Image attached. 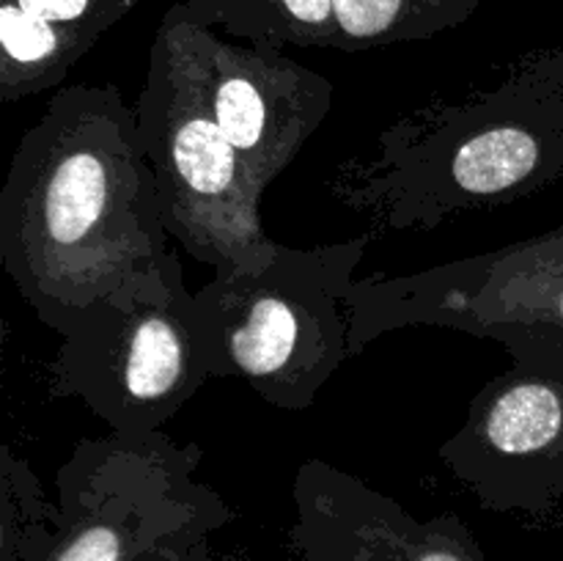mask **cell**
<instances>
[{"mask_svg":"<svg viewBox=\"0 0 563 561\" xmlns=\"http://www.w3.org/2000/svg\"><path fill=\"white\" fill-rule=\"evenodd\" d=\"M135 105L115 86H60L22 135L0 190V264L38 322L88 306L170 253Z\"/></svg>","mask_w":563,"mask_h":561,"instance_id":"6da1fadb","label":"cell"},{"mask_svg":"<svg viewBox=\"0 0 563 561\" xmlns=\"http://www.w3.org/2000/svg\"><path fill=\"white\" fill-rule=\"evenodd\" d=\"M563 179V50L537 47L460 94H434L390 121L372 154L335 168L330 196L368 234L432 231Z\"/></svg>","mask_w":563,"mask_h":561,"instance_id":"7a4b0ae2","label":"cell"},{"mask_svg":"<svg viewBox=\"0 0 563 561\" xmlns=\"http://www.w3.org/2000/svg\"><path fill=\"white\" fill-rule=\"evenodd\" d=\"M374 234L319 248L278 245L253 273L196 292L212 377L245 380L267 405L306 413L350 361V295Z\"/></svg>","mask_w":563,"mask_h":561,"instance_id":"3957f363","label":"cell"},{"mask_svg":"<svg viewBox=\"0 0 563 561\" xmlns=\"http://www.w3.org/2000/svg\"><path fill=\"white\" fill-rule=\"evenodd\" d=\"M203 449L168 435L82 438L58 468V517L20 561H187L234 509L196 479Z\"/></svg>","mask_w":563,"mask_h":561,"instance_id":"277c9868","label":"cell"},{"mask_svg":"<svg viewBox=\"0 0 563 561\" xmlns=\"http://www.w3.org/2000/svg\"><path fill=\"white\" fill-rule=\"evenodd\" d=\"M209 377L198 300L170 251L60 333L47 388L55 399H80L110 432L154 435Z\"/></svg>","mask_w":563,"mask_h":561,"instance_id":"5b68a950","label":"cell"},{"mask_svg":"<svg viewBox=\"0 0 563 561\" xmlns=\"http://www.w3.org/2000/svg\"><path fill=\"white\" fill-rule=\"evenodd\" d=\"M135 116L170 240L220 278L262 270L280 245L262 223L267 187L209 113L163 25L154 33Z\"/></svg>","mask_w":563,"mask_h":561,"instance_id":"8992f818","label":"cell"},{"mask_svg":"<svg viewBox=\"0 0 563 561\" xmlns=\"http://www.w3.org/2000/svg\"><path fill=\"white\" fill-rule=\"evenodd\" d=\"M352 358L405 328H445L504 346H563V226L410 275L357 278Z\"/></svg>","mask_w":563,"mask_h":561,"instance_id":"52a82bcc","label":"cell"},{"mask_svg":"<svg viewBox=\"0 0 563 561\" xmlns=\"http://www.w3.org/2000/svg\"><path fill=\"white\" fill-rule=\"evenodd\" d=\"M506 352L511 369L473 396L440 462L484 509L563 522V346Z\"/></svg>","mask_w":563,"mask_h":561,"instance_id":"ba28073f","label":"cell"},{"mask_svg":"<svg viewBox=\"0 0 563 561\" xmlns=\"http://www.w3.org/2000/svg\"><path fill=\"white\" fill-rule=\"evenodd\" d=\"M159 25L179 47L223 135L264 187L302 152L333 108V82L284 50L231 44L174 3Z\"/></svg>","mask_w":563,"mask_h":561,"instance_id":"9c48e42d","label":"cell"},{"mask_svg":"<svg viewBox=\"0 0 563 561\" xmlns=\"http://www.w3.org/2000/svg\"><path fill=\"white\" fill-rule=\"evenodd\" d=\"M291 561H489L454 512L418 520L355 473L308 457L291 484Z\"/></svg>","mask_w":563,"mask_h":561,"instance_id":"30bf717a","label":"cell"},{"mask_svg":"<svg viewBox=\"0 0 563 561\" xmlns=\"http://www.w3.org/2000/svg\"><path fill=\"white\" fill-rule=\"evenodd\" d=\"M141 0H0V99L58 88Z\"/></svg>","mask_w":563,"mask_h":561,"instance_id":"8fae6325","label":"cell"},{"mask_svg":"<svg viewBox=\"0 0 563 561\" xmlns=\"http://www.w3.org/2000/svg\"><path fill=\"white\" fill-rule=\"evenodd\" d=\"M201 28H220L253 47H339L333 0H181Z\"/></svg>","mask_w":563,"mask_h":561,"instance_id":"7c38bea8","label":"cell"},{"mask_svg":"<svg viewBox=\"0 0 563 561\" xmlns=\"http://www.w3.org/2000/svg\"><path fill=\"white\" fill-rule=\"evenodd\" d=\"M482 0H333L339 47L361 53L423 42L471 20Z\"/></svg>","mask_w":563,"mask_h":561,"instance_id":"4fadbf2b","label":"cell"},{"mask_svg":"<svg viewBox=\"0 0 563 561\" xmlns=\"http://www.w3.org/2000/svg\"><path fill=\"white\" fill-rule=\"evenodd\" d=\"M58 517V504L44 498L42 479L27 457L9 443L0 449V561H20L33 534L49 528Z\"/></svg>","mask_w":563,"mask_h":561,"instance_id":"5bb4252c","label":"cell"},{"mask_svg":"<svg viewBox=\"0 0 563 561\" xmlns=\"http://www.w3.org/2000/svg\"><path fill=\"white\" fill-rule=\"evenodd\" d=\"M187 561H212V553H209V542H201L196 550H192L190 556H187Z\"/></svg>","mask_w":563,"mask_h":561,"instance_id":"9a60e30c","label":"cell"}]
</instances>
